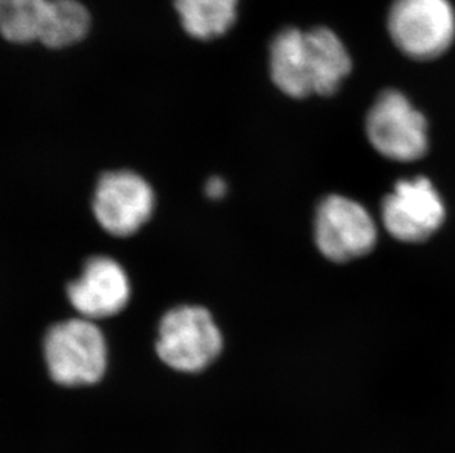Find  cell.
Returning <instances> with one entry per match:
<instances>
[{
    "mask_svg": "<svg viewBox=\"0 0 455 453\" xmlns=\"http://www.w3.org/2000/svg\"><path fill=\"white\" fill-rule=\"evenodd\" d=\"M351 68L353 60L347 47L326 27L308 31L289 27L271 42V80L291 98L331 96Z\"/></svg>",
    "mask_w": 455,
    "mask_h": 453,
    "instance_id": "cell-1",
    "label": "cell"
},
{
    "mask_svg": "<svg viewBox=\"0 0 455 453\" xmlns=\"http://www.w3.org/2000/svg\"><path fill=\"white\" fill-rule=\"evenodd\" d=\"M107 343L91 320L55 324L44 338V360L52 380L60 385H95L107 371Z\"/></svg>",
    "mask_w": 455,
    "mask_h": 453,
    "instance_id": "cell-2",
    "label": "cell"
},
{
    "mask_svg": "<svg viewBox=\"0 0 455 453\" xmlns=\"http://www.w3.org/2000/svg\"><path fill=\"white\" fill-rule=\"evenodd\" d=\"M365 134L378 154L396 163H414L429 149L427 121L405 94L385 91L365 116Z\"/></svg>",
    "mask_w": 455,
    "mask_h": 453,
    "instance_id": "cell-3",
    "label": "cell"
},
{
    "mask_svg": "<svg viewBox=\"0 0 455 453\" xmlns=\"http://www.w3.org/2000/svg\"><path fill=\"white\" fill-rule=\"evenodd\" d=\"M223 349V338L211 314L201 306H179L159 324L156 354L172 370L199 372Z\"/></svg>",
    "mask_w": 455,
    "mask_h": 453,
    "instance_id": "cell-4",
    "label": "cell"
},
{
    "mask_svg": "<svg viewBox=\"0 0 455 453\" xmlns=\"http://www.w3.org/2000/svg\"><path fill=\"white\" fill-rule=\"evenodd\" d=\"M314 242L326 259L344 264L373 250L378 243V226L358 202L342 195H329L315 210Z\"/></svg>",
    "mask_w": 455,
    "mask_h": 453,
    "instance_id": "cell-5",
    "label": "cell"
},
{
    "mask_svg": "<svg viewBox=\"0 0 455 453\" xmlns=\"http://www.w3.org/2000/svg\"><path fill=\"white\" fill-rule=\"evenodd\" d=\"M387 28L394 44L414 60L438 58L455 39V12L448 0H395Z\"/></svg>",
    "mask_w": 455,
    "mask_h": 453,
    "instance_id": "cell-6",
    "label": "cell"
},
{
    "mask_svg": "<svg viewBox=\"0 0 455 453\" xmlns=\"http://www.w3.org/2000/svg\"><path fill=\"white\" fill-rule=\"evenodd\" d=\"M447 217L443 197L426 177L395 184L380 206L385 230L404 243H421L443 226Z\"/></svg>",
    "mask_w": 455,
    "mask_h": 453,
    "instance_id": "cell-7",
    "label": "cell"
},
{
    "mask_svg": "<svg viewBox=\"0 0 455 453\" xmlns=\"http://www.w3.org/2000/svg\"><path fill=\"white\" fill-rule=\"evenodd\" d=\"M151 186L132 171L107 172L96 187L93 211L109 234L127 237L140 228L154 212Z\"/></svg>",
    "mask_w": 455,
    "mask_h": 453,
    "instance_id": "cell-8",
    "label": "cell"
},
{
    "mask_svg": "<svg viewBox=\"0 0 455 453\" xmlns=\"http://www.w3.org/2000/svg\"><path fill=\"white\" fill-rule=\"evenodd\" d=\"M68 299L86 320L112 317L129 304V278L111 258H92L80 278L69 284Z\"/></svg>",
    "mask_w": 455,
    "mask_h": 453,
    "instance_id": "cell-9",
    "label": "cell"
},
{
    "mask_svg": "<svg viewBox=\"0 0 455 453\" xmlns=\"http://www.w3.org/2000/svg\"><path fill=\"white\" fill-rule=\"evenodd\" d=\"M239 0H174L181 26L194 39L226 35L236 21Z\"/></svg>",
    "mask_w": 455,
    "mask_h": 453,
    "instance_id": "cell-10",
    "label": "cell"
},
{
    "mask_svg": "<svg viewBox=\"0 0 455 453\" xmlns=\"http://www.w3.org/2000/svg\"><path fill=\"white\" fill-rule=\"evenodd\" d=\"M53 0H0V35L12 44L39 42Z\"/></svg>",
    "mask_w": 455,
    "mask_h": 453,
    "instance_id": "cell-11",
    "label": "cell"
},
{
    "mask_svg": "<svg viewBox=\"0 0 455 453\" xmlns=\"http://www.w3.org/2000/svg\"><path fill=\"white\" fill-rule=\"evenodd\" d=\"M91 13L78 0H53L39 42L52 49L71 46L86 37Z\"/></svg>",
    "mask_w": 455,
    "mask_h": 453,
    "instance_id": "cell-12",
    "label": "cell"
},
{
    "mask_svg": "<svg viewBox=\"0 0 455 453\" xmlns=\"http://www.w3.org/2000/svg\"><path fill=\"white\" fill-rule=\"evenodd\" d=\"M228 187H226V183L219 177H214V179H210L208 183H206L205 192L211 199H220V197L224 196V193H226Z\"/></svg>",
    "mask_w": 455,
    "mask_h": 453,
    "instance_id": "cell-13",
    "label": "cell"
}]
</instances>
